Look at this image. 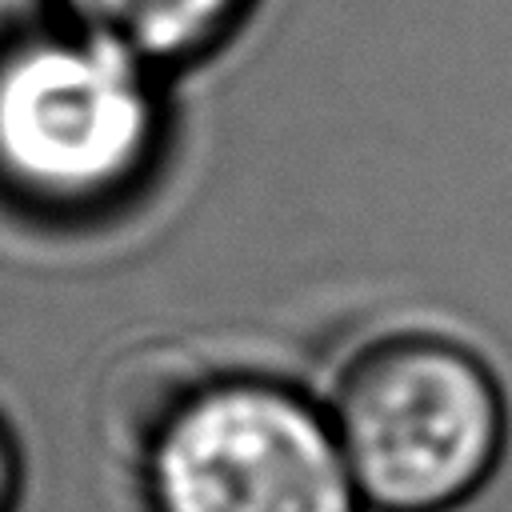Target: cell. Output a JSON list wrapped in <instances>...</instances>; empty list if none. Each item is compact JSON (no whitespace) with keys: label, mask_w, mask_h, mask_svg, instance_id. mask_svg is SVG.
Instances as JSON below:
<instances>
[{"label":"cell","mask_w":512,"mask_h":512,"mask_svg":"<svg viewBox=\"0 0 512 512\" xmlns=\"http://www.w3.org/2000/svg\"><path fill=\"white\" fill-rule=\"evenodd\" d=\"M156 72L64 20L0 44V188L48 212L124 196L160 144Z\"/></svg>","instance_id":"obj_1"},{"label":"cell","mask_w":512,"mask_h":512,"mask_svg":"<svg viewBox=\"0 0 512 512\" xmlns=\"http://www.w3.org/2000/svg\"><path fill=\"white\" fill-rule=\"evenodd\" d=\"M332 428L372 512H448L496 468L504 396L488 364L444 336L368 344L336 380Z\"/></svg>","instance_id":"obj_2"},{"label":"cell","mask_w":512,"mask_h":512,"mask_svg":"<svg viewBox=\"0 0 512 512\" xmlns=\"http://www.w3.org/2000/svg\"><path fill=\"white\" fill-rule=\"evenodd\" d=\"M152 512H360L332 416L268 376L180 388L144 428Z\"/></svg>","instance_id":"obj_3"},{"label":"cell","mask_w":512,"mask_h":512,"mask_svg":"<svg viewBox=\"0 0 512 512\" xmlns=\"http://www.w3.org/2000/svg\"><path fill=\"white\" fill-rule=\"evenodd\" d=\"M248 0H56L60 20L96 32L152 68L216 44Z\"/></svg>","instance_id":"obj_4"},{"label":"cell","mask_w":512,"mask_h":512,"mask_svg":"<svg viewBox=\"0 0 512 512\" xmlns=\"http://www.w3.org/2000/svg\"><path fill=\"white\" fill-rule=\"evenodd\" d=\"M16 484H20L16 448H12L8 428L0 424V512H12V504H16Z\"/></svg>","instance_id":"obj_5"}]
</instances>
